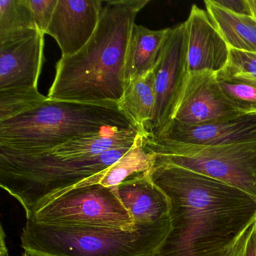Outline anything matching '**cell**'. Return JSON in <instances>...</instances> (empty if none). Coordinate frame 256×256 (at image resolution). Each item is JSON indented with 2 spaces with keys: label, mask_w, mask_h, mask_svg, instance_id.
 Returning a JSON list of instances; mask_svg holds the SVG:
<instances>
[{
  "label": "cell",
  "mask_w": 256,
  "mask_h": 256,
  "mask_svg": "<svg viewBox=\"0 0 256 256\" xmlns=\"http://www.w3.org/2000/svg\"><path fill=\"white\" fill-rule=\"evenodd\" d=\"M149 173L170 202V232L154 256H224L256 220V199L238 188L166 163Z\"/></svg>",
  "instance_id": "obj_1"
},
{
  "label": "cell",
  "mask_w": 256,
  "mask_h": 256,
  "mask_svg": "<svg viewBox=\"0 0 256 256\" xmlns=\"http://www.w3.org/2000/svg\"><path fill=\"white\" fill-rule=\"evenodd\" d=\"M140 130L106 128L36 154L0 150V186L30 218L46 204L114 164Z\"/></svg>",
  "instance_id": "obj_2"
},
{
  "label": "cell",
  "mask_w": 256,
  "mask_h": 256,
  "mask_svg": "<svg viewBox=\"0 0 256 256\" xmlns=\"http://www.w3.org/2000/svg\"><path fill=\"white\" fill-rule=\"evenodd\" d=\"M149 0L104 1L92 36L76 54L62 56L48 98L86 104L119 102L125 90V64L134 20Z\"/></svg>",
  "instance_id": "obj_3"
},
{
  "label": "cell",
  "mask_w": 256,
  "mask_h": 256,
  "mask_svg": "<svg viewBox=\"0 0 256 256\" xmlns=\"http://www.w3.org/2000/svg\"><path fill=\"white\" fill-rule=\"evenodd\" d=\"M134 126L116 104L48 98L32 110L0 122V150L36 154L106 128Z\"/></svg>",
  "instance_id": "obj_4"
},
{
  "label": "cell",
  "mask_w": 256,
  "mask_h": 256,
  "mask_svg": "<svg viewBox=\"0 0 256 256\" xmlns=\"http://www.w3.org/2000/svg\"><path fill=\"white\" fill-rule=\"evenodd\" d=\"M170 230L169 218L133 229L26 220L20 239L25 252L38 256H154Z\"/></svg>",
  "instance_id": "obj_5"
},
{
  "label": "cell",
  "mask_w": 256,
  "mask_h": 256,
  "mask_svg": "<svg viewBox=\"0 0 256 256\" xmlns=\"http://www.w3.org/2000/svg\"><path fill=\"white\" fill-rule=\"evenodd\" d=\"M156 162L179 166L238 188L256 200V142L196 145L144 136Z\"/></svg>",
  "instance_id": "obj_6"
},
{
  "label": "cell",
  "mask_w": 256,
  "mask_h": 256,
  "mask_svg": "<svg viewBox=\"0 0 256 256\" xmlns=\"http://www.w3.org/2000/svg\"><path fill=\"white\" fill-rule=\"evenodd\" d=\"M26 220L44 224L124 229H133L137 226L118 197L116 187L98 184L68 190L52 199Z\"/></svg>",
  "instance_id": "obj_7"
},
{
  "label": "cell",
  "mask_w": 256,
  "mask_h": 256,
  "mask_svg": "<svg viewBox=\"0 0 256 256\" xmlns=\"http://www.w3.org/2000/svg\"><path fill=\"white\" fill-rule=\"evenodd\" d=\"M186 22L170 28L154 68L156 106L145 136L158 138L173 120L190 76Z\"/></svg>",
  "instance_id": "obj_8"
},
{
  "label": "cell",
  "mask_w": 256,
  "mask_h": 256,
  "mask_svg": "<svg viewBox=\"0 0 256 256\" xmlns=\"http://www.w3.org/2000/svg\"><path fill=\"white\" fill-rule=\"evenodd\" d=\"M44 34L30 30L0 42V91L38 88L44 62Z\"/></svg>",
  "instance_id": "obj_9"
},
{
  "label": "cell",
  "mask_w": 256,
  "mask_h": 256,
  "mask_svg": "<svg viewBox=\"0 0 256 256\" xmlns=\"http://www.w3.org/2000/svg\"><path fill=\"white\" fill-rule=\"evenodd\" d=\"M216 73H190L173 120L182 125H197L241 115L223 96Z\"/></svg>",
  "instance_id": "obj_10"
},
{
  "label": "cell",
  "mask_w": 256,
  "mask_h": 256,
  "mask_svg": "<svg viewBox=\"0 0 256 256\" xmlns=\"http://www.w3.org/2000/svg\"><path fill=\"white\" fill-rule=\"evenodd\" d=\"M103 4L102 0H58L46 34L56 40L62 56L76 54L89 42L98 26Z\"/></svg>",
  "instance_id": "obj_11"
},
{
  "label": "cell",
  "mask_w": 256,
  "mask_h": 256,
  "mask_svg": "<svg viewBox=\"0 0 256 256\" xmlns=\"http://www.w3.org/2000/svg\"><path fill=\"white\" fill-rule=\"evenodd\" d=\"M156 138L205 146L256 142V114L197 125H182L172 121Z\"/></svg>",
  "instance_id": "obj_12"
},
{
  "label": "cell",
  "mask_w": 256,
  "mask_h": 256,
  "mask_svg": "<svg viewBox=\"0 0 256 256\" xmlns=\"http://www.w3.org/2000/svg\"><path fill=\"white\" fill-rule=\"evenodd\" d=\"M185 22L190 73L200 71L217 73L226 68L230 58V48L206 11L192 5Z\"/></svg>",
  "instance_id": "obj_13"
},
{
  "label": "cell",
  "mask_w": 256,
  "mask_h": 256,
  "mask_svg": "<svg viewBox=\"0 0 256 256\" xmlns=\"http://www.w3.org/2000/svg\"><path fill=\"white\" fill-rule=\"evenodd\" d=\"M149 172L134 175L116 186L118 197L134 223L156 222L169 218V198L154 184Z\"/></svg>",
  "instance_id": "obj_14"
},
{
  "label": "cell",
  "mask_w": 256,
  "mask_h": 256,
  "mask_svg": "<svg viewBox=\"0 0 256 256\" xmlns=\"http://www.w3.org/2000/svg\"><path fill=\"white\" fill-rule=\"evenodd\" d=\"M170 32V28L152 30L134 24L126 56V83L155 68Z\"/></svg>",
  "instance_id": "obj_15"
},
{
  "label": "cell",
  "mask_w": 256,
  "mask_h": 256,
  "mask_svg": "<svg viewBox=\"0 0 256 256\" xmlns=\"http://www.w3.org/2000/svg\"><path fill=\"white\" fill-rule=\"evenodd\" d=\"M208 16L230 49L256 53V20L252 16L235 14L217 4L204 1Z\"/></svg>",
  "instance_id": "obj_16"
},
{
  "label": "cell",
  "mask_w": 256,
  "mask_h": 256,
  "mask_svg": "<svg viewBox=\"0 0 256 256\" xmlns=\"http://www.w3.org/2000/svg\"><path fill=\"white\" fill-rule=\"evenodd\" d=\"M144 136V133L140 132L130 150L114 164L82 181L74 188L98 184L106 187H116L134 175L150 170L154 167L156 156L146 149Z\"/></svg>",
  "instance_id": "obj_17"
},
{
  "label": "cell",
  "mask_w": 256,
  "mask_h": 256,
  "mask_svg": "<svg viewBox=\"0 0 256 256\" xmlns=\"http://www.w3.org/2000/svg\"><path fill=\"white\" fill-rule=\"evenodd\" d=\"M118 106L132 124L145 134L155 110L154 68L144 76L126 83L124 94Z\"/></svg>",
  "instance_id": "obj_18"
},
{
  "label": "cell",
  "mask_w": 256,
  "mask_h": 256,
  "mask_svg": "<svg viewBox=\"0 0 256 256\" xmlns=\"http://www.w3.org/2000/svg\"><path fill=\"white\" fill-rule=\"evenodd\" d=\"M217 83L228 102L241 114H256V79L228 65L216 74Z\"/></svg>",
  "instance_id": "obj_19"
},
{
  "label": "cell",
  "mask_w": 256,
  "mask_h": 256,
  "mask_svg": "<svg viewBox=\"0 0 256 256\" xmlns=\"http://www.w3.org/2000/svg\"><path fill=\"white\" fill-rule=\"evenodd\" d=\"M37 29L28 0H0V42Z\"/></svg>",
  "instance_id": "obj_20"
},
{
  "label": "cell",
  "mask_w": 256,
  "mask_h": 256,
  "mask_svg": "<svg viewBox=\"0 0 256 256\" xmlns=\"http://www.w3.org/2000/svg\"><path fill=\"white\" fill-rule=\"evenodd\" d=\"M48 100L38 88H14L0 91V122L32 110Z\"/></svg>",
  "instance_id": "obj_21"
},
{
  "label": "cell",
  "mask_w": 256,
  "mask_h": 256,
  "mask_svg": "<svg viewBox=\"0 0 256 256\" xmlns=\"http://www.w3.org/2000/svg\"><path fill=\"white\" fill-rule=\"evenodd\" d=\"M58 2V0H28L36 26L44 35L54 14Z\"/></svg>",
  "instance_id": "obj_22"
},
{
  "label": "cell",
  "mask_w": 256,
  "mask_h": 256,
  "mask_svg": "<svg viewBox=\"0 0 256 256\" xmlns=\"http://www.w3.org/2000/svg\"><path fill=\"white\" fill-rule=\"evenodd\" d=\"M224 256H256V220L238 236Z\"/></svg>",
  "instance_id": "obj_23"
},
{
  "label": "cell",
  "mask_w": 256,
  "mask_h": 256,
  "mask_svg": "<svg viewBox=\"0 0 256 256\" xmlns=\"http://www.w3.org/2000/svg\"><path fill=\"white\" fill-rule=\"evenodd\" d=\"M228 65L239 72L256 79V53L230 49Z\"/></svg>",
  "instance_id": "obj_24"
},
{
  "label": "cell",
  "mask_w": 256,
  "mask_h": 256,
  "mask_svg": "<svg viewBox=\"0 0 256 256\" xmlns=\"http://www.w3.org/2000/svg\"><path fill=\"white\" fill-rule=\"evenodd\" d=\"M216 1L217 4L235 14L252 16L248 0H216Z\"/></svg>",
  "instance_id": "obj_25"
},
{
  "label": "cell",
  "mask_w": 256,
  "mask_h": 256,
  "mask_svg": "<svg viewBox=\"0 0 256 256\" xmlns=\"http://www.w3.org/2000/svg\"><path fill=\"white\" fill-rule=\"evenodd\" d=\"M0 256H10L6 244V234L2 224L0 227Z\"/></svg>",
  "instance_id": "obj_26"
},
{
  "label": "cell",
  "mask_w": 256,
  "mask_h": 256,
  "mask_svg": "<svg viewBox=\"0 0 256 256\" xmlns=\"http://www.w3.org/2000/svg\"><path fill=\"white\" fill-rule=\"evenodd\" d=\"M248 4L251 10L252 16L256 20V0H248Z\"/></svg>",
  "instance_id": "obj_27"
},
{
  "label": "cell",
  "mask_w": 256,
  "mask_h": 256,
  "mask_svg": "<svg viewBox=\"0 0 256 256\" xmlns=\"http://www.w3.org/2000/svg\"><path fill=\"white\" fill-rule=\"evenodd\" d=\"M22 256H36V254H31V253L26 252L24 251V252H23V254H22Z\"/></svg>",
  "instance_id": "obj_28"
}]
</instances>
